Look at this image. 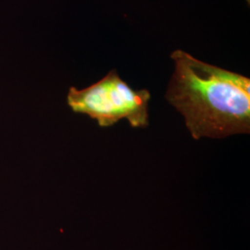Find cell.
I'll list each match as a JSON object with an SVG mask.
<instances>
[{
  "mask_svg": "<svg viewBox=\"0 0 250 250\" xmlns=\"http://www.w3.org/2000/svg\"><path fill=\"white\" fill-rule=\"evenodd\" d=\"M150 98L147 90L133 89L112 70L84 89L71 87L67 103L73 112L88 115L100 127H110L125 119L134 128H145L148 125Z\"/></svg>",
  "mask_w": 250,
  "mask_h": 250,
  "instance_id": "obj_2",
  "label": "cell"
},
{
  "mask_svg": "<svg viewBox=\"0 0 250 250\" xmlns=\"http://www.w3.org/2000/svg\"><path fill=\"white\" fill-rule=\"evenodd\" d=\"M171 59L175 66L165 99L184 116L194 139L250 134V78L183 50Z\"/></svg>",
  "mask_w": 250,
  "mask_h": 250,
  "instance_id": "obj_1",
  "label": "cell"
}]
</instances>
